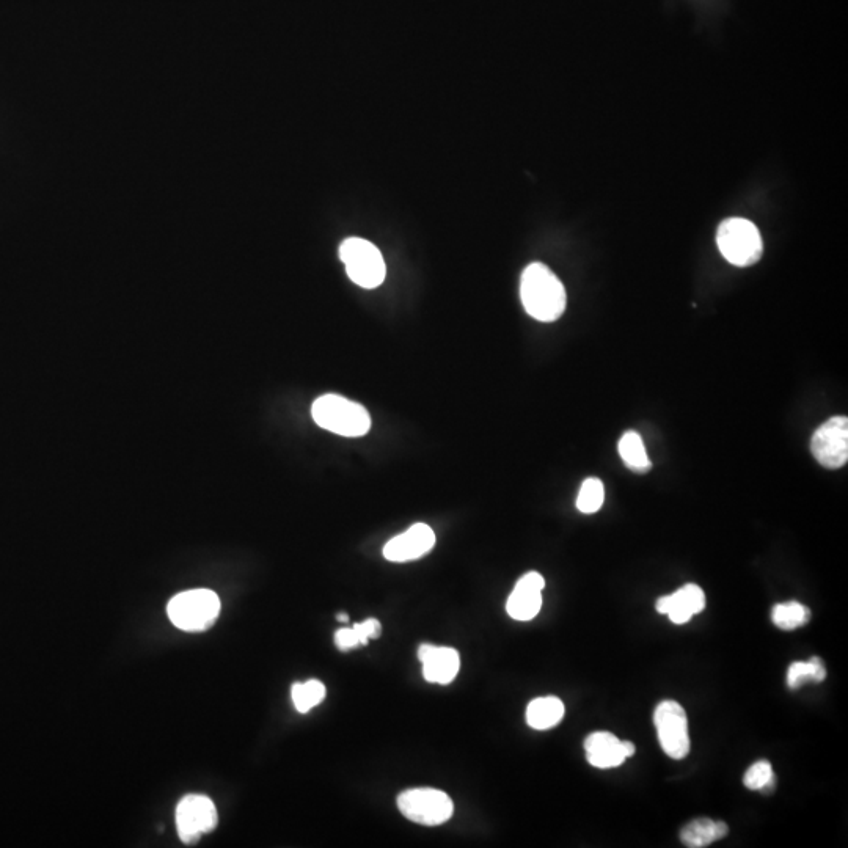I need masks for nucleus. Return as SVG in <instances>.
Instances as JSON below:
<instances>
[{
    "instance_id": "f257e3e1",
    "label": "nucleus",
    "mask_w": 848,
    "mask_h": 848,
    "mask_svg": "<svg viewBox=\"0 0 848 848\" xmlns=\"http://www.w3.org/2000/svg\"><path fill=\"white\" fill-rule=\"evenodd\" d=\"M520 299L531 318L553 322L566 310V288L560 278L542 263H533L520 278Z\"/></svg>"
},
{
    "instance_id": "f03ea898",
    "label": "nucleus",
    "mask_w": 848,
    "mask_h": 848,
    "mask_svg": "<svg viewBox=\"0 0 848 848\" xmlns=\"http://www.w3.org/2000/svg\"><path fill=\"white\" fill-rule=\"evenodd\" d=\"M319 428L341 437H363L371 429V415L362 404L341 395H322L311 406Z\"/></svg>"
},
{
    "instance_id": "7ed1b4c3",
    "label": "nucleus",
    "mask_w": 848,
    "mask_h": 848,
    "mask_svg": "<svg viewBox=\"0 0 848 848\" xmlns=\"http://www.w3.org/2000/svg\"><path fill=\"white\" fill-rule=\"evenodd\" d=\"M220 599L211 589H189L173 597L167 607L173 626L184 632H205L220 615Z\"/></svg>"
},
{
    "instance_id": "20e7f679",
    "label": "nucleus",
    "mask_w": 848,
    "mask_h": 848,
    "mask_svg": "<svg viewBox=\"0 0 848 848\" xmlns=\"http://www.w3.org/2000/svg\"><path fill=\"white\" fill-rule=\"evenodd\" d=\"M717 244L724 260L739 267L753 266L761 260L764 252V242L756 225L742 217L721 222Z\"/></svg>"
},
{
    "instance_id": "39448f33",
    "label": "nucleus",
    "mask_w": 848,
    "mask_h": 848,
    "mask_svg": "<svg viewBox=\"0 0 848 848\" xmlns=\"http://www.w3.org/2000/svg\"><path fill=\"white\" fill-rule=\"evenodd\" d=\"M340 258L355 285L374 289L384 283L387 266L381 250L373 242L362 238L346 239L340 245Z\"/></svg>"
},
{
    "instance_id": "423d86ee",
    "label": "nucleus",
    "mask_w": 848,
    "mask_h": 848,
    "mask_svg": "<svg viewBox=\"0 0 848 848\" xmlns=\"http://www.w3.org/2000/svg\"><path fill=\"white\" fill-rule=\"evenodd\" d=\"M399 811L410 822L424 827H439L453 817L454 805L445 792L439 789H410L398 797Z\"/></svg>"
},
{
    "instance_id": "0eeeda50",
    "label": "nucleus",
    "mask_w": 848,
    "mask_h": 848,
    "mask_svg": "<svg viewBox=\"0 0 848 848\" xmlns=\"http://www.w3.org/2000/svg\"><path fill=\"white\" fill-rule=\"evenodd\" d=\"M655 728L662 750L671 759H684L690 753L687 713L676 701H663L654 713Z\"/></svg>"
},
{
    "instance_id": "6e6552de",
    "label": "nucleus",
    "mask_w": 848,
    "mask_h": 848,
    "mask_svg": "<svg viewBox=\"0 0 848 848\" xmlns=\"http://www.w3.org/2000/svg\"><path fill=\"white\" fill-rule=\"evenodd\" d=\"M216 805L206 795H187L176 808V828L181 841L195 844L217 827Z\"/></svg>"
},
{
    "instance_id": "1a4fd4ad",
    "label": "nucleus",
    "mask_w": 848,
    "mask_h": 848,
    "mask_svg": "<svg viewBox=\"0 0 848 848\" xmlns=\"http://www.w3.org/2000/svg\"><path fill=\"white\" fill-rule=\"evenodd\" d=\"M811 451L825 468L844 467L848 461V418L833 417L814 432Z\"/></svg>"
},
{
    "instance_id": "9d476101",
    "label": "nucleus",
    "mask_w": 848,
    "mask_h": 848,
    "mask_svg": "<svg viewBox=\"0 0 848 848\" xmlns=\"http://www.w3.org/2000/svg\"><path fill=\"white\" fill-rule=\"evenodd\" d=\"M435 533L426 523H415L403 534H398L384 547L385 560L407 563L428 555L435 545Z\"/></svg>"
},
{
    "instance_id": "9b49d317",
    "label": "nucleus",
    "mask_w": 848,
    "mask_h": 848,
    "mask_svg": "<svg viewBox=\"0 0 848 848\" xmlns=\"http://www.w3.org/2000/svg\"><path fill=\"white\" fill-rule=\"evenodd\" d=\"M586 759L593 767L605 770L615 768L635 754V745L627 740H619L611 732H593L585 740Z\"/></svg>"
},
{
    "instance_id": "f8f14e48",
    "label": "nucleus",
    "mask_w": 848,
    "mask_h": 848,
    "mask_svg": "<svg viewBox=\"0 0 848 848\" xmlns=\"http://www.w3.org/2000/svg\"><path fill=\"white\" fill-rule=\"evenodd\" d=\"M545 580L539 572H528L514 586L506 611L516 621H531L542 608V589Z\"/></svg>"
},
{
    "instance_id": "ddd939ff",
    "label": "nucleus",
    "mask_w": 848,
    "mask_h": 848,
    "mask_svg": "<svg viewBox=\"0 0 848 848\" xmlns=\"http://www.w3.org/2000/svg\"><path fill=\"white\" fill-rule=\"evenodd\" d=\"M418 658L423 665L424 679L431 684H451L461 668V657L453 647L421 644Z\"/></svg>"
},
{
    "instance_id": "4468645a",
    "label": "nucleus",
    "mask_w": 848,
    "mask_h": 848,
    "mask_svg": "<svg viewBox=\"0 0 848 848\" xmlns=\"http://www.w3.org/2000/svg\"><path fill=\"white\" fill-rule=\"evenodd\" d=\"M655 607L660 615L668 616L674 624H685L706 608V594L698 585L688 583L673 594L660 597Z\"/></svg>"
},
{
    "instance_id": "2eb2a0df",
    "label": "nucleus",
    "mask_w": 848,
    "mask_h": 848,
    "mask_svg": "<svg viewBox=\"0 0 848 848\" xmlns=\"http://www.w3.org/2000/svg\"><path fill=\"white\" fill-rule=\"evenodd\" d=\"M729 834V827L724 822L701 817L691 820L680 831V841L685 847L704 848L709 847L712 842L720 841Z\"/></svg>"
},
{
    "instance_id": "dca6fc26",
    "label": "nucleus",
    "mask_w": 848,
    "mask_h": 848,
    "mask_svg": "<svg viewBox=\"0 0 848 848\" xmlns=\"http://www.w3.org/2000/svg\"><path fill=\"white\" fill-rule=\"evenodd\" d=\"M563 701L556 696H544V698L533 699L527 707V723L536 731H547L555 728L556 724L563 720Z\"/></svg>"
},
{
    "instance_id": "f3484780",
    "label": "nucleus",
    "mask_w": 848,
    "mask_h": 848,
    "mask_svg": "<svg viewBox=\"0 0 848 848\" xmlns=\"http://www.w3.org/2000/svg\"><path fill=\"white\" fill-rule=\"evenodd\" d=\"M618 448L619 456L632 472L646 473L651 470L652 464L649 461V456H647L646 446H644L643 439L638 432L627 431L619 440Z\"/></svg>"
},
{
    "instance_id": "a211bd4d",
    "label": "nucleus",
    "mask_w": 848,
    "mask_h": 848,
    "mask_svg": "<svg viewBox=\"0 0 848 848\" xmlns=\"http://www.w3.org/2000/svg\"><path fill=\"white\" fill-rule=\"evenodd\" d=\"M382 633L381 622L377 619H366L365 622L354 624L352 629H340L335 633V644L340 651H351L357 646H366L368 641L376 640Z\"/></svg>"
},
{
    "instance_id": "6ab92c4d",
    "label": "nucleus",
    "mask_w": 848,
    "mask_h": 848,
    "mask_svg": "<svg viewBox=\"0 0 848 848\" xmlns=\"http://www.w3.org/2000/svg\"><path fill=\"white\" fill-rule=\"evenodd\" d=\"M827 677V669L819 657H812L809 662H794L787 669V685L792 690L806 684H820Z\"/></svg>"
},
{
    "instance_id": "aec40b11",
    "label": "nucleus",
    "mask_w": 848,
    "mask_h": 848,
    "mask_svg": "<svg viewBox=\"0 0 848 848\" xmlns=\"http://www.w3.org/2000/svg\"><path fill=\"white\" fill-rule=\"evenodd\" d=\"M772 621L778 629L795 630L811 621V610L800 602H786L773 607Z\"/></svg>"
},
{
    "instance_id": "412c9836",
    "label": "nucleus",
    "mask_w": 848,
    "mask_h": 848,
    "mask_svg": "<svg viewBox=\"0 0 848 848\" xmlns=\"http://www.w3.org/2000/svg\"><path fill=\"white\" fill-rule=\"evenodd\" d=\"M326 685L316 679L307 680L304 684H294L291 688V698L297 712L308 713L326 699Z\"/></svg>"
},
{
    "instance_id": "4be33fe9",
    "label": "nucleus",
    "mask_w": 848,
    "mask_h": 848,
    "mask_svg": "<svg viewBox=\"0 0 848 848\" xmlns=\"http://www.w3.org/2000/svg\"><path fill=\"white\" fill-rule=\"evenodd\" d=\"M605 501L604 483L599 478H588L583 481L577 497V509L583 514H596Z\"/></svg>"
},
{
    "instance_id": "5701e85b",
    "label": "nucleus",
    "mask_w": 848,
    "mask_h": 848,
    "mask_svg": "<svg viewBox=\"0 0 848 848\" xmlns=\"http://www.w3.org/2000/svg\"><path fill=\"white\" fill-rule=\"evenodd\" d=\"M743 784H745L746 789L750 790L767 792V790L772 789L773 784H775L772 764L768 761H759L751 765L743 776Z\"/></svg>"
},
{
    "instance_id": "b1692460",
    "label": "nucleus",
    "mask_w": 848,
    "mask_h": 848,
    "mask_svg": "<svg viewBox=\"0 0 848 848\" xmlns=\"http://www.w3.org/2000/svg\"><path fill=\"white\" fill-rule=\"evenodd\" d=\"M337 619H338V621H341V622H348L349 616L344 615V613H340V615L337 616Z\"/></svg>"
}]
</instances>
